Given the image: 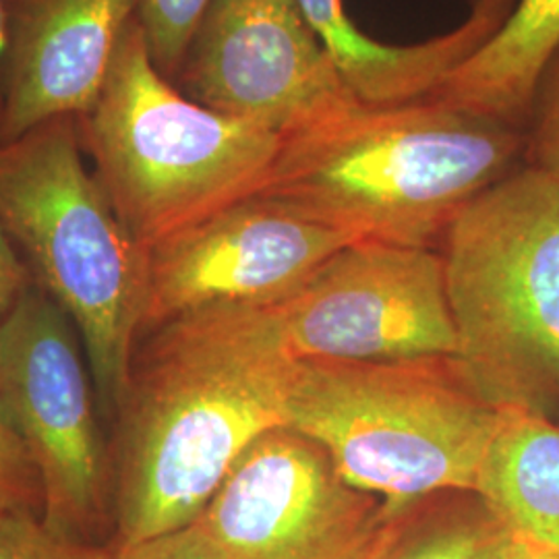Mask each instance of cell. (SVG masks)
<instances>
[{"label": "cell", "mask_w": 559, "mask_h": 559, "mask_svg": "<svg viewBox=\"0 0 559 559\" xmlns=\"http://www.w3.org/2000/svg\"><path fill=\"white\" fill-rule=\"evenodd\" d=\"M147 334L112 419L110 549L193 526L240 454L286 425L295 359L270 309H205Z\"/></svg>", "instance_id": "1"}, {"label": "cell", "mask_w": 559, "mask_h": 559, "mask_svg": "<svg viewBox=\"0 0 559 559\" xmlns=\"http://www.w3.org/2000/svg\"><path fill=\"white\" fill-rule=\"evenodd\" d=\"M524 145L519 127L431 96L359 104L284 138L261 193L355 242L433 249Z\"/></svg>", "instance_id": "2"}, {"label": "cell", "mask_w": 559, "mask_h": 559, "mask_svg": "<svg viewBox=\"0 0 559 559\" xmlns=\"http://www.w3.org/2000/svg\"><path fill=\"white\" fill-rule=\"evenodd\" d=\"M0 226L75 325L102 417L115 419L143 330L147 249L85 166L75 117L0 143Z\"/></svg>", "instance_id": "3"}, {"label": "cell", "mask_w": 559, "mask_h": 559, "mask_svg": "<svg viewBox=\"0 0 559 559\" xmlns=\"http://www.w3.org/2000/svg\"><path fill=\"white\" fill-rule=\"evenodd\" d=\"M460 378L496 408L559 402V179L522 164L441 240Z\"/></svg>", "instance_id": "4"}, {"label": "cell", "mask_w": 559, "mask_h": 559, "mask_svg": "<svg viewBox=\"0 0 559 559\" xmlns=\"http://www.w3.org/2000/svg\"><path fill=\"white\" fill-rule=\"evenodd\" d=\"M78 129L96 179L143 249L261 193L282 145L272 131L185 98L152 62L138 20Z\"/></svg>", "instance_id": "5"}, {"label": "cell", "mask_w": 559, "mask_h": 559, "mask_svg": "<svg viewBox=\"0 0 559 559\" xmlns=\"http://www.w3.org/2000/svg\"><path fill=\"white\" fill-rule=\"evenodd\" d=\"M500 423L452 359L295 360L286 425L385 501L477 491Z\"/></svg>", "instance_id": "6"}, {"label": "cell", "mask_w": 559, "mask_h": 559, "mask_svg": "<svg viewBox=\"0 0 559 559\" xmlns=\"http://www.w3.org/2000/svg\"><path fill=\"white\" fill-rule=\"evenodd\" d=\"M0 415L38 471L44 526L110 547L115 473L90 362L75 325L36 284L0 323Z\"/></svg>", "instance_id": "7"}, {"label": "cell", "mask_w": 559, "mask_h": 559, "mask_svg": "<svg viewBox=\"0 0 559 559\" xmlns=\"http://www.w3.org/2000/svg\"><path fill=\"white\" fill-rule=\"evenodd\" d=\"M270 311L295 360L390 362L459 353L436 249L350 242Z\"/></svg>", "instance_id": "8"}, {"label": "cell", "mask_w": 559, "mask_h": 559, "mask_svg": "<svg viewBox=\"0 0 559 559\" xmlns=\"http://www.w3.org/2000/svg\"><path fill=\"white\" fill-rule=\"evenodd\" d=\"M173 83L282 140L362 104L299 0H210Z\"/></svg>", "instance_id": "9"}, {"label": "cell", "mask_w": 559, "mask_h": 559, "mask_svg": "<svg viewBox=\"0 0 559 559\" xmlns=\"http://www.w3.org/2000/svg\"><path fill=\"white\" fill-rule=\"evenodd\" d=\"M385 514L318 441L280 425L240 454L193 526L224 559H360Z\"/></svg>", "instance_id": "10"}, {"label": "cell", "mask_w": 559, "mask_h": 559, "mask_svg": "<svg viewBox=\"0 0 559 559\" xmlns=\"http://www.w3.org/2000/svg\"><path fill=\"white\" fill-rule=\"evenodd\" d=\"M355 242L263 193L226 205L147 249L141 336L205 309H270Z\"/></svg>", "instance_id": "11"}, {"label": "cell", "mask_w": 559, "mask_h": 559, "mask_svg": "<svg viewBox=\"0 0 559 559\" xmlns=\"http://www.w3.org/2000/svg\"><path fill=\"white\" fill-rule=\"evenodd\" d=\"M140 0H7L0 143L100 98Z\"/></svg>", "instance_id": "12"}, {"label": "cell", "mask_w": 559, "mask_h": 559, "mask_svg": "<svg viewBox=\"0 0 559 559\" xmlns=\"http://www.w3.org/2000/svg\"><path fill=\"white\" fill-rule=\"evenodd\" d=\"M519 0H471L459 27L429 40L392 46L369 38L342 0H299L342 78L362 104L396 106L429 98L450 73L491 40Z\"/></svg>", "instance_id": "13"}, {"label": "cell", "mask_w": 559, "mask_h": 559, "mask_svg": "<svg viewBox=\"0 0 559 559\" xmlns=\"http://www.w3.org/2000/svg\"><path fill=\"white\" fill-rule=\"evenodd\" d=\"M520 539L559 551V425L501 408L477 491Z\"/></svg>", "instance_id": "14"}, {"label": "cell", "mask_w": 559, "mask_h": 559, "mask_svg": "<svg viewBox=\"0 0 559 559\" xmlns=\"http://www.w3.org/2000/svg\"><path fill=\"white\" fill-rule=\"evenodd\" d=\"M559 46V0H519L485 41L431 94L522 129L540 69Z\"/></svg>", "instance_id": "15"}, {"label": "cell", "mask_w": 559, "mask_h": 559, "mask_svg": "<svg viewBox=\"0 0 559 559\" xmlns=\"http://www.w3.org/2000/svg\"><path fill=\"white\" fill-rule=\"evenodd\" d=\"M519 537L475 491L392 503L360 559H508Z\"/></svg>", "instance_id": "16"}, {"label": "cell", "mask_w": 559, "mask_h": 559, "mask_svg": "<svg viewBox=\"0 0 559 559\" xmlns=\"http://www.w3.org/2000/svg\"><path fill=\"white\" fill-rule=\"evenodd\" d=\"M207 4L210 0H140L135 20L152 62L166 80L177 78L187 46Z\"/></svg>", "instance_id": "17"}, {"label": "cell", "mask_w": 559, "mask_h": 559, "mask_svg": "<svg viewBox=\"0 0 559 559\" xmlns=\"http://www.w3.org/2000/svg\"><path fill=\"white\" fill-rule=\"evenodd\" d=\"M522 131L524 164L559 179V46L540 69Z\"/></svg>", "instance_id": "18"}, {"label": "cell", "mask_w": 559, "mask_h": 559, "mask_svg": "<svg viewBox=\"0 0 559 559\" xmlns=\"http://www.w3.org/2000/svg\"><path fill=\"white\" fill-rule=\"evenodd\" d=\"M40 477L17 433L0 415V516L41 519Z\"/></svg>", "instance_id": "19"}, {"label": "cell", "mask_w": 559, "mask_h": 559, "mask_svg": "<svg viewBox=\"0 0 559 559\" xmlns=\"http://www.w3.org/2000/svg\"><path fill=\"white\" fill-rule=\"evenodd\" d=\"M110 547L60 539L36 516H0V559H108Z\"/></svg>", "instance_id": "20"}, {"label": "cell", "mask_w": 559, "mask_h": 559, "mask_svg": "<svg viewBox=\"0 0 559 559\" xmlns=\"http://www.w3.org/2000/svg\"><path fill=\"white\" fill-rule=\"evenodd\" d=\"M108 559H224L195 526L143 540L131 547L112 549Z\"/></svg>", "instance_id": "21"}, {"label": "cell", "mask_w": 559, "mask_h": 559, "mask_svg": "<svg viewBox=\"0 0 559 559\" xmlns=\"http://www.w3.org/2000/svg\"><path fill=\"white\" fill-rule=\"evenodd\" d=\"M32 284L27 265L0 226V323L9 318Z\"/></svg>", "instance_id": "22"}, {"label": "cell", "mask_w": 559, "mask_h": 559, "mask_svg": "<svg viewBox=\"0 0 559 559\" xmlns=\"http://www.w3.org/2000/svg\"><path fill=\"white\" fill-rule=\"evenodd\" d=\"M508 559H559V551L519 537Z\"/></svg>", "instance_id": "23"}, {"label": "cell", "mask_w": 559, "mask_h": 559, "mask_svg": "<svg viewBox=\"0 0 559 559\" xmlns=\"http://www.w3.org/2000/svg\"><path fill=\"white\" fill-rule=\"evenodd\" d=\"M7 50V0H0V64Z\"/></svg>", "instance_id": "24"}]
</instances>
